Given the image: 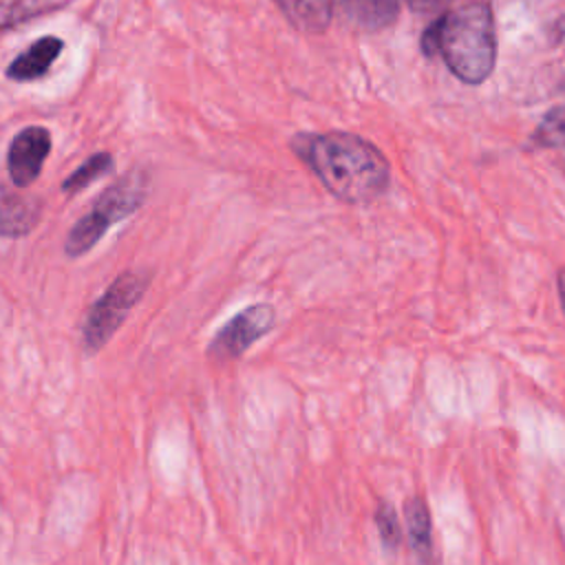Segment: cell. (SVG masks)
I'll return each mask as SVG.
<instances>
[{
    "label": "cell",
    "mask_w": 565,
    "mask_h": 565,
    "mask_svg": "<svg viewBox=\"0 0 565 565\" xmlns=\"http://www.w3.org/2000/svg\"><path fill=\"white\" fill-rule=\"evenodd\" d=\"M408 2V7L413 9V11H430V9H435L441 0H406Z\"/></svg>",
    "instance_id": "obj_14"
},
{
    "label": "cell",
    "mask_w": 565,
    "mask_h": 565,
    "mask_svg": "<svg viewBox=\"0 0 565 565\" xmlns=\"http://www.w3.org/2000/svg\"><path fill=\"white\" fill-rule=\"evenodd\" d=\"M404 516H406V530L413 552L419 561L433 558V523L428 505L422 497H411L404 501Z\"/></svg>",
    "instance_id": "obj_9"
},
{
    "label": "cell",
    "mask_w": 565,
    "mask_h": 565,
    "mask_svg": "<svg viewBox=\"0 0 565 565\" xmlns=\"http://www.w3.org/2000/svg\"><path fill=\"white\" fill-rule=\"evenodd\" d=\"M115 159L110 152H95L90 154L77 170H73L64 181H62V192L66 194H77L84 188H88L93 181L106 177L113 172Z\"/></svg>",
    "instance_id": "obj_11"
},
{
    "label": "cell",
    "mask_w": 565,
    "mask_h": 565,
    "mask_svg": "<svg viewBox=\"0 0 565 565\" xmlns=\"http://www.w3.org/2000/svg\"><path fill=\"white\" fill-rule=\"evenodd\" d=\"M373 519H375V527H377L382 545L386 550H397L402 543V525H399L395 508L388 501H380Z\"/></svg>",
    "instance_id": "obj_13"
},
{
    "label": "cell",
    "mask_w": 565,
    "mask_h": 565,
    "mask_svg": "<svg viewBox=\"0 0 565 565\" xmlns=\"http://www.w3.org/2000/svg\"><path fill=\"white\" fill-rule=\"evenodd\" d=\"M62 40L53 35H44L35 40L29 49H24L13 62L7 66V77L13 82H31L49 73L51 64L62 53Z\"/></svg>",
    "instance_id": "obj_7"
},
{
    "label": "cell",
    "mask_w": 565,
    "mask_h": 565,
    "mask_svg": "<svg viewBox=\"0 0 565 565\" xmlns=\"http://www.w3.org/2000/svg\"><path fill=\"white\" fill-rule=\"evenodd\" d=\"M40 218V203L35 199H26L13 194L9 190L2 192V234L13 238L29 234Z\"/></svg>",
    "instance_id": "obj_10"
},
{
    "label": "cell",
    "mask_w": 565,
    "mask_h": 565,
    "mask_svg": "<svg viewBox=\"0 0 565 565\" xmlns=\"http://www.w3.org/2000/svg\"><path fill=\"white\" fill-rule=\"evenodd\" d=\"M399 0H342L344 18L362 31H380L397 18Z\"/></svg>",
    "instance_id": "obj_8"
},
{
    "label": "cell",
    "mask_w": 565,
    "mask_h": 565,
    "mask_svg": "<svg viewBox=\"0 0 565 565\" xmlns=\"http://www.w3.org/2000/svg\"><path fill=\"white\" fill-rule=\"evenodd\" d=\"M148 174L143 170H130L126 177L110 183L93 203L90 212L84 214L68 232L64 252L71 258L86 254L110 225L132 216L148 194Z\"/></svg>",
    "instance_id": "obj_3"
},
{
    "label": "cell",
    "mask_w": 565,
    "mask_h": 565,
    "mask_svg": "<svg viewBox=\"0 0 565 565\" xmlns=\"http://www.w3.org/2000/svg\"><path fill=\"white\" fill-rule=\"evenodd\" d=\"M294 154L344 203H369L391 183L386 157L353 132H298L291 137Z\"/></svg>",
    "instance_id": "obj_1"
},
{
    "label": "cell",
    "mask_w": 565,
    "mask_h": 565,
    "mask_svg": "<svg viewBox=\"0 0 565 565\" xmlns=\"http://www.w3.org/2000/svg\"><path fill=\"white\" fill-rule=\"evenodd\" d=\"M422 51L441 55L466 84H481L494 68L497 38L490 7L472 2L435 20L422 35Z\"/></svg>",
    "instance_id": "obj_2"
},
{
    "label": "cell",
    "mask_w": 565,
    "mask_h": 565,
    "mask_svg": "<svg viewBox=\"0 0 565 565\" xmlns=\"http://www.w3.org/2000/svg\"><path fill=\"white\" fill-rule=\"evenodd\" d=\"M556 289H558L561 309H563V316H565V267H561L558 274H556Z\"/></svg>",
    "instance_id": "obj_15"
},
{
    "label": "cell",
    "mask_w": 565,
    "mask_h": 565,
    "mask_svg": "<svg viewBox=\"0 0 565 565\" xmlns=\"http://www.w3.org/2000/svg\"><path fill=\"white\" fill-rule=\"evenodd\" d=\"M530 141L539 148H565V106L547 110Z\"/></svg>",
    "instance_id": "obj_12"
},
{
    "label": "cell",
    "mask_w": 565,
    "mask_h": 565,
    "mask_svg": "<svg viewBox=\"0 0 565 565\" xmlns=\"http://www.w3.org/2000/svg\"><path fill=\"white\" fill-rule=\"evenodd\" d=\"M148 276L141 271L119 274L108 289L90 305L82 324V342L86 353H97L126 320L130 309L141 300Z\"/></svg>",
    "instance_id": "obj_4"
},
{
    "label": "cell",
    "mask_w": 565,
    "mask_h": 565,
    "mask_svg": "<svg viewBox=\"0 0 565 565\" xmlns=\"http://www.w3.org/2000/svg\"><path fill=\"white\" fill-rule=\"evenodd\" d=\"M51 152V132L44 126L22 128L9 143L7 170L15 188L31 185Z\"/></svg>",
    "instance_id": "obj_6"
},
{
    "label": "cell",
    "mask_w": 565,
    "mask_h": 565,
    "mask_svg": "<svg viewBox=\"0 0 565 565\" xmlns=\"http://www.w3.org/2000/svg\"><path fill=\"white\" fill-rule=\"evenodd\" d=\"M276 311L269 302H254L241 309L232 320H227L207 347L210 358L230 362L241 358L252 344L274 329Z\"/></svg>",
    "instance_id": "obj_5"
}]
</instances>
